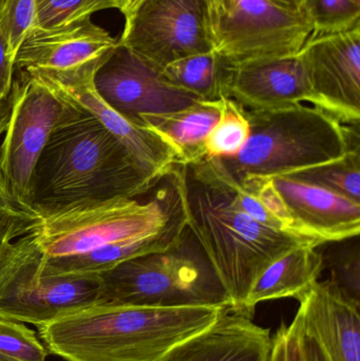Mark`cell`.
Instances as JSON below:
<instances>
[{"label": "cell", "instance_id": "obj_1", "mask_svg": "<svg viewBox=\"0 0 360 361\" xmlns=\"http://www.w3.org/2000/svg\"><path fill=\"white\" fill-rule=\"evenodd\" d=\"M159 183L94 116L65 103L32 173L30 216L135 199Z\"/></svg>", "mask_w": 360, "mask_h": 361}, {"label": "cell", "instance_id": "obj_2", "mask_svg": "<svg viewBox=\"0 0 360 361\" xmlns=\"http://www.w3.org/2000/svg\"><path fill=\"white\" fill-rule=\"evenodd\" d=\"M188 228L211 261L230 296L241 310L260 274L296 246L318 242L262 225L237 204L216 159L175 165Z\"/></svg>", "mask_w": 360, "mask_h": 361}, {"label": "cell", "instance_id": "obj_3", "mask_svg": "<svg viewBox=\"0 0 360 361\" xmlns=\"http://www.w3.org/2000/svg\"><path fill=\"white\" fill-rule=\"evenodd\" d=\"M226 307L95 303L37 326L38 337L49 354L66 361H156L209 328Z\"/></svg>", "mask_w": 360, "mask_h": 361}, {"label": "cell", "instance_id": "obj_4", "mask_svg": "<svg viewBox=\"0 0 360 361\" xmlns=\"http://www.w3.org/2000/svg\"><path fill=\"white\" fill-rule=\"evenodd\" d=\"M244 112L251 129L245 145L232 158H213L237 182L290 175L359 148V124H342L316 106Z\"/></svg>", "mask_w": 360, "mask_h": 361}, {"label": "cell", "instance_id": "obj_5", "mask_svg": "<svg viewBox=\"0 0 360 361\" xmlns=\"http://www.w3.org/2000/svg\"><path fill=\"white\" fill-rule=\"evenodd\" d=\"M99 303L128 307H232L230 296L190 228L168 250L148 252L99 274Z\"/></svg>", "mask_w": 360, "mask_h": 361}, {"label": "cell", "instance_id": "obj_6", "mask_svg": "<svg viewBox=\"0 0 360 361\" xmlns=\"http://www.w3.org/2000/svg\"><path fill=\"white\" fill-rule=\"evenodd\" d=\"M154 199H120L66 210L30 225L46 258L72 256L154 233L183 212L175 165Z\"/></svg>", "mask_w": 360, "mask_h": 361}, {"label": "cell", "instance_id": "obj_7", "mask_svg": "<svg viewBox=\"0 0 360 361\" xmlns=\"http://www.w3.org/2000/svg\"><path fill=\"white\" fill-rule=\"evenodd\" d=\"M33 235L6 245L0 256V317L42 326L99 303V276L46 275Z\"/></svg>", "mask_w": 360, "mask_h": 361}, {"label": "cell", "instance_id": "obj_8", "mask_svg": "<svg viewBox=\"0 0 360 361\" xmlns=\"http://www.w3.org/2000/svg\"><path fill=\"white\" fill-rule=\"evenodd\" d=\"M312 33L304 10L272 0H219L213 50L232 65L294 56Z\"/></svg>", "mask_w": 360, "mask_h": 361}, {"label": "cell", "instance_id": "obj_9", "mask_svg": "<svg viewBox=\"0 0 360 361\" xmlns=\"http://www.w3.org/2000/svg\"><path fill=\"white\" fill-rule=\"evenodd\" d=\"M238 183L259 199L287 233L319 244L359 235L360 203L348 197L289 176Z\"/></svg>", "mask_w": 360, "mask_h": 361}, {"label": "cell", "instance_id": "obj_10", "mask_svg": "<svg viewBox=\"0 0 360 361\" xmlns=\"http://www.w3.org/2000/svg\"><path fill=\"white\" fill-rule=\"evenodd\" d=\"M19 73L11 91L10 118L0 147V173L19 209L30 216L32 173L65 103L35 76Z\"/></svg>", "mask_w": 360, "mask_h": 361}, {"label": "cell", "instance_id": "obj_11", "mask_svg": "<svg viewBox=\"0 0 360 361\" xmlns=\"http://www.w3.org/2000/svg\"><path fill=\"white\" fill-rule=\"evenodd\" d=\"M118 42L159 69L213 50L198 0H144L128 18Z\"/></svg>", "mask_w": 360, "mask_h": 361}, {"label": "cell", "instance_id": "obj_12", "mask_svg": "<svg viewBox=\"0 0 360 361\" xmlns=\"http://www.w3.org/2000/svg\"><path fill=\"white\" fill-rule=\"evenodd\" d=\"M99 97L131 124L145 127L143 116L183 109L200 101L171 85L162 69L118 42L95 72Z\"/></svg>", "mask_w": 360, "mask_h": 361}, {"label": "cell", "instance_id": "obj_13", "mask_svg": "<svg viewBox=\"0 0 360 361\" xmlns=\"http://www.w3.org/2000/svg\"><path fill=\"white\" fill-rule=\"evenodd\" d=\"M99 68V66H91L61 73L29 74L46 85L63 103L94 116L126 147L137 165L150 178L161 182L178 164L175 152L151 129L131 124L99 97L93 82Z\"/></svg>", "mask_w": 360, "mask_h": 361}, {"label": "cell", "instance_id": "obj_14", "mask_svg": "<svg viewBox=\"0 0 360 361\" xmlns=\"http://www.w3.org/2000/svg\"><path fill=\"white\" fill-rule=\"evenodd\" d=\"M302 59L321 109L342 124L360 121V27L334 34H312Z\"/></svg>", "mask_w": 360, "mask_h": 361}, {"label": "cell", "instance_id": "obj_15", "mask_svg": "<svg viewBox=\"0 0 360 361\" xmlns=\"http://www.w3.org/2000/svg\"><path fill=\"white\" fill-rule=\"evenodd\" d=\"M118 44L109 32L91 17L56 29L35 27L17 50L15 70L61 73L101 66Z\"/></svg>", "mask_w": 360, "mask_h": 361}, {"label": "cell", "instance_id": "obj_16", "mask_svg": "<svg viewBox=\"0 0 360 361\" xmlns=\"http://www.w3.org/2000/svg\"><path fill=\"white\" fill-rule=\"evenodd\" d=\"M225 97L247 110L278 109L304 102L321 108L298 54L230 65Z\"/></svg>", "mask_w": 360, "mask_h": 361}, {"label": "cell", "instance_id": "obj_17", "mask_svg": "<svg viewBox=\"0 0 360 361\" xmlns=\"http://www.w3.org/2000/svg\"><path fill=\"white\" fill-rule=\"evenodd\" d=\"M302 331L329 361H360V305L330 280L317 281L298 299Z\"/></svg>", "mask_w": 360, "mask_h": 361}, {"label": "cell", "instance_id": "obj_18", "mask_svg": "<svg viewBox=\"0 0 360 361\" xmlns=\"http://www.w3.org/2000/svg\"><path fill=\"white\" fill-rule=\"evenodd\" d=\"M271 330L253 315L228 307L213 324L185 339L156 361H268Z\"/></svg>", "mask_w": 360, "mask_h": 361}, {"label": "cell", "instance_id": "obj_19", "mask_svg": "<svg viewBox=\"0 0 360 361\" xmlns=\"http://www.w3.org/2000/svg\"><path fill=\"white\" fill-rule=\"evenodd\" d=\"M186 228L187 222L183 210L168 224L154 233L114 242L82 254L58 258L44 257V271L46 275L99 276L133 257L168 250L181 240Z\"/></svg>", "mask_w": 360, "mask_h": 361}, {"label": "cell", "instance_id": "obj_20", "mask_svg": "<svg viewBox=\"0 0 360 361\" xmlns=\"http://www.w3.org/2000/svg\"><path fill=\"white\" fill-rule=\"evenodd\" d=\"M323 271V260L318 245L296 246L260 274L241 310L254 316L256 307L264 301L283 298L298 300L318 281Z\"/></svg>", "mask_w": 360, "mask_h": 361}, {"label": "cell", "instance_id": "obj_21", "mask_svg": "<svg viewBox=\"0 0 360 361\" xmlns=\"http://www.w3.org/2000/svg\"><path fill=\"white\" fill-rule=\"evenodd\" d=\"M222 107L223 99L198 101L183 109L143 116L142 121L170 146L178 164L186 165L206 158L205 142L221 116Z\"/></svg>", "mask_w": 360, "mask_h": 361}, {"label": "cell", "instance_id": "obj_22", "mask_svg": "<svg viewBox=\"0 0 360 361\" xmlns=\"http://www.w3.org/2000/svg\"><path fill=\"white\" fill-rule=\"evenodd\" d=\"M230 65L211 50L178 59L167 65L162 72L171 85L192 93L200 101H218L225 97Z\"/></svg>", "mask_w": 360, "mask_h": 361}, {"label": "cell", "instance_id": "obj_23", "mask_svg": "<svg viewBox=\"0 0 360 361\" xmlns=\"http://www.w3.org/2000/svg\"><path fill=\"white\" fill-rule=\"evenodd\" d=\"M285 176L317 185L360 203L359 148L349 150L338 160Z\"/></svg>", "mask_w": 360, "mask_h": 361}, {"label": "cell", "instance_id": "obj_24", "mask_svg": "<svg viewBox=\"0 0 360 361\" xmlns=\"http://www.w3.org/2000/svg\"><path fill=\"white\" fill-rule=\"evenodd\" d=\"M249 123L244 108L234 99L223 97L222 114L205 142L206 158H232L249 137Z\"/></svg>", "mask_w": 360, "mask_h": 361}, {"label": "cell", "instance_id": "obj_25", "mask_svg": "<svg viewBox=\"0 0 360 361\" xmlns=\"http://www.w3.org/2000/svg\"><path fill=\"white\" fill-rule=\"evenodd\" d=\"M328 243L331 246L327 252H323L318 248L323 256V269H329L332 283L360 305L359 235Z\"/></svg>", "mask_w": 360, "mask_h": 361}, {"label": "cell", "instance_id": "obj_26", "mask_svg": "<svg viewBox=\"0 0 360 361\" xmlns=\"http://www.w3.org/2000/svg\"><path fill=\"white\" fill-rule=\"evenodd\" d=\"M302 10L313 33H340L360 27V6L351 0H304Z\"/></svg>", "mask_w": 360, "mask_h": 361}, {"label": "cell", "instance_id": "obj_27", "mask_svg": "<svg viewBox=\"0 0 360 361\" xmlns=\"http://www.w3.org/2000/svg\"><path fill=\"white\" fill-rule=\"evenodd\" d=\"M36 27L51 30L116 8L114 0H36Z\"/></svg>", "mask_w": 360, "mask_h": 361}, {"label": "cell", "instance_id": "obj_28", "mask_svg": "<svg viewBox=\"0 0 360 361\" xmlns=\"http://www.w3.org/2000/svg\"><path fill=\"white\" fill-rule=\"evenodd\" d=\"M0 354L17 361H46L49 352L34 331L0 317Z\"/></svg>", "mask_w": 360, "mask_h": 361}, {"label": "cell", "instance_id": "obj_29", "mask_svg": "<svg viewBox=\"0 0 360 361\" xmlns=\"http://www.w3.org/2000/svg\"><path fill=\"white\" fill-rule=\"evenodd\" d=\"M36 0H2L0 32L15 61L25 36L36 27Z\"/></svg>", "mask_w": 360, "mask_h": 361}, {"label": "cell", "instance_id": "obj_30", "mask_svg": "<svg viewBox=\"0 0 360 361\" xmlns=\"http://www.w3.org/2000/svg\"><path fill=\"white\" fill-rule=\"evenodd\" d=\"M268 361H304L302 345V330L298 318L291 324H281L273 337Z\"/></svg>", "mask_w": 360, "mask_h": 361}, {"label": "cell", "instance_id": "obj_31", "mask_svg": "<svg viewBox=\"0 0 360 361\" xmlns=\"http://www.w3.org/2000/svg\"><path fill=\"white\" fill-rule=\"evenodd\" d=\"M14 72V59L0 32V109L10 104Z\"/></svg>", "mask_w": 360, "mask_h": 361}, {"label": "cell", "instance_id": "obj_32", "mask_svg": "<svg viewBox=\"0 0 360 361\" xmlns=\"http://www.w3.org/2000/svg\"><path fill=\"white\" fill-rule=\"evenodd\" d=\"M33 221L30 218H16L0 223V256L15 238L21 237L29 231Z\"/></svg>", "mask_w": 360, "mask_h": 361}, {"label": "cell", "instance_id": "obj_33", "mask_svg": "<svg viewBox=\"0 0 360 361\" xmlns=\"http://www.w3.org/2000/svg\"><path fill=\"white\" fill-rule=\"evenodd\" d=\"M16 218L32 219L23 210L19 209L18 206L13 200L12 195L8 192V187H6V182L0 173V223Z\"/></svg>", "mask_w": 360, "mask_h": 361}, {"label": "cell", "instance_id": "obj_34", "mask_svg": "<svg viewBox=\"0 0 360 361\" xmlns=\"http://www.w3.org/2000/svg\"><path fill=\"white\" fill-rule=\"evenodd\" d=\"M300 330H302V351H304V361H329L325 357V353L319 347L318 343L312 337L304 333L302 326H300Z\"/></svg>", "mask_w": 360, "mask_h": 361}, {"label": "cell", "instance_id": "obj_35", "mask_svg": "<svg viewBox=\"0 0 360 361\" xmlns=\"http://www.w3.org/2000/svg\"><path fill=\"white\" fill-rule=\"evenodd\" d=\"M204 10L205 18H206L207 27H209V36L213 46V37H215L216 23H217L218 2L219 0H198Z\"/></svg>", "mask_w": 360, "mask_h": 361}, {"label": "cell", "instance_id": "obj_36", "mask_svg": "<svg viewBox=\"0 0 360 361\" xmlns=\"http://www.w3.org/2000/svg\"><path fill=\"white\" fill-rule=\"evenodd\" d=\"M143 1L144 0H114L116 8L124 15L125 19L130 17Z\"/></svg>", "mask_w": 360, "mask_h": 361}, {"label": "cell", "instance_id": "obj_37", "mask_svg": "<svg viewBox=\"0 0 360 361\" xmlns=\"http://www.w3.org/2000/svg\"><path fill=\"white\" fill-rule=\"evenodd\" d=\"M276 2L279 6H285V8H292V10H302L304 0H272Z\"/></svg>", "mask_w": 360, "mask_h": 361}, {"label": "cell", "instance_id": "obj_38", "mask_svg": "<svg viewBox=\"0 0 360 361\" xmlns=\"http://www.w3.org/2000/svg\"><path fill=\"white\" fill-rule=\"evenodd\" d=\"M11 102L8 106L0 109V135L6 130L8 118H10Z\"/></svg>", "mask_w": 360, "mask_h": 361}, {"label": "cell", "instance_id": "obj_39", "mask_svg": "<svg viewBox=\"0 0 360 361\" xmlns=\"http://www.w3.org/2000/svg\"><path fill=\"white\" fill-rule=\"evenodd\" d=\"M0 361H17L12 360V358L6 357V356L2 355V354H0Z\"/></svg>", "mask_w": 360, "mask_h": 361}, {"label": "cell", "instance_id": "obj_40", "mask_svg": "<svg viewBox=\"0 0 360 361\" xmlns=\"http://www.w3.org/2000/svg\"><path fill=\"white\" fill-rule=\"evenodd\" d=\"M351 1H352L353 4H356V6H360V0H351Z\"/></svg>", "mask_w": 360, "mask_h": 361}, {"label": "cell", "instance_id": "obj_41", "mask_svg": "<svg viewBox=\"0 0 360 361\" xmlns=\"http://www.w3.org/2000/svg\"><path fill=\"white\" fill-rule=\"evenodd\" d=\"M2 0H0V4H1Z\"/></svg>", "mask_w": 360, "mask_h": 361}]
</instances>
